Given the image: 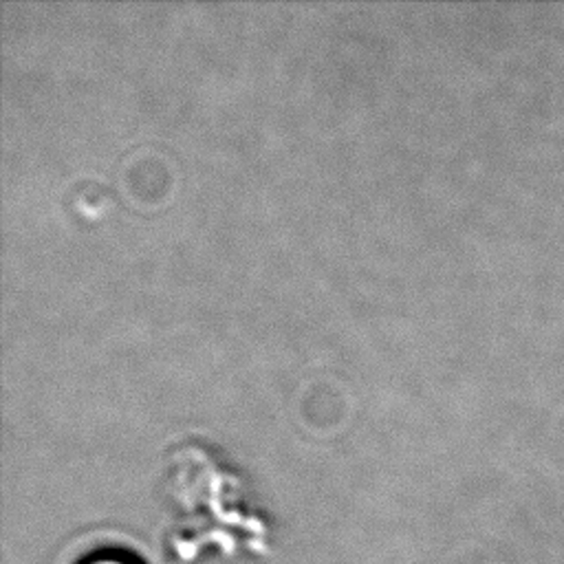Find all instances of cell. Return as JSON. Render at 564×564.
<instances>
[{
	"instance_id": "cell-1",
	"label": "cell",
	"mask_w": 564,
	"mask_h": 564,
	"mask_svg": "<svg viewBox=\"0 0 564 564\" xmlns=\"http://www.w3.org/2000/svg\"><path fill=\"white\" fill-rule=\"evenodd\" d=\"M86 564H137L123 555H115V553H108V555H99V557H93L88 560Z\"/></svg>"
}]
</instances>
